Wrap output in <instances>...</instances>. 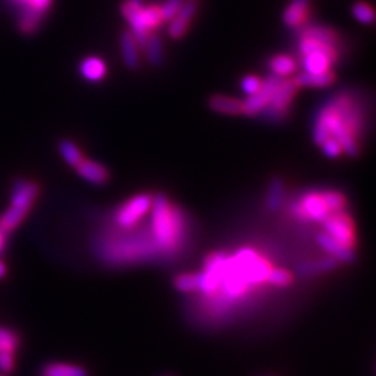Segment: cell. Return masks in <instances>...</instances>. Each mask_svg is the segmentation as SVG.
Here are the masks:
<instances>
[{
	"instance_id": "obj_21",
	"label": "cell",
	"mask_w": 376,
	"mask_h": 376,
	"mask_svg": "<svg viewBox=\"0 0 376 376\" xmlns=\"http://www.w3.org/2000/svg\"><path fill=\"white\" fill-rule=\"evenodd\" d=\"M334 81V74L332 72L325 73H305L302 72L294 80L297 87H306V88H326L332 85Z\"/></svg>"
},
{
	"instance_id": "obj_3",
	"label": "cell",
	"mask_w": 376,
	"mask_h": 376,
	"mask_svg": "<svg viewBox=\"0 0 376 376\" xmlns=\"http://www.w3.org/2000/svg\"><path fill=\"white\" fill-rule=\"evenodd\" d=\"M41 188L35 181L19 180L12 187L10 206L0 216V227L6 233L15 231L28 216L40 197Z\"/></svg>"
},
{
	"instance_id": "obj_23",
	"label": "cell",
	"mask_w": 376,
	"mask_h": 376,
	"mask_svg": "<svg viewBox=\"0 0 376 376\" xmlns=\"http://www.w3.org/2000/svg\"><path fill=\"white\" fill-rule=\"evenodd\" d=\"M145 54L147 60L151 66H161L165 59V51H163V41L159 35H149L145 42Z\"/></svg>"
},
{
	"instance_id": "obj_13",
	"label": "cell",
	"mask_w": 376,
	"mask_h": 376,
	"mask_svg": "<svg viewBox=\"0 0 376 376\" xmlns=\"http://www.w3.org/2000/svg\"><path fill=\"white\" fill-rule=\"evenodd\" d=\"M74 169L83 180L94 186H102L109 180L108 169L104 165L91 159L84 158Z\"/></svg>"
},
{
	"instance_id": "obj_9",
	"label": "cell",
	"mask_w": 376,
	"mask_h": 376,
	"mask_svg": "<svg viewBox=\"0 0 376 376\" xmlns=\"http://www.w3.org/2000/svg\"><path fill=\"white\" fill-rule=\"evenodd\" d=\"M141 10H142V5L130 2V0L122 6V13H123L124 19L127 20V23L130 24V28H131L130 33L136 38L138 47L140 48H144L145 47V42H147V40H148V37L151 34H149V31L144 26Z\"/></svg>"
},
{
	"instance_id": "obj_35",
	"label": "cell",
	"mask_w": 376,
	"mask_h": 376,
	"mask_svg": "<svg viewBox=\"0 0 376 376\" xmlns=\"http://www.w3.org/2000/svg\"><path fill=\"white\" fill-rule=\"evenodd\" d=\"M16 369V354L0 352V372L8 375Z\"/></svg>"
},
{
	"instance_id": "obj_18",
	"label": "cell",
	"mask_w": 376,
	"mask_h": 376,
	"mask_svg": "<svg viewBox=\"0 0 376 376\" xmlns=\"http://www.w3.org/2000/svg\"><path fill=\"white\" fill-rule=\"evenodd\" d=\"M40 376H88V372L77 363L49 362L41 368Z\"/></svg>"
},
{
	"instance_id": "obj_27",
	"label": "cell",
	"mask_w": 376,
	"mask_h": 376,
	"mask_svg": "<svg viewBox=\"0 0 376 376\" xmlns=\"http://www.w3.org/2000/svg\"><path fill=\"white\" fill-rule=\"evenodd\" d=\"M174 287L177 291L190 294L198 291V275L197 273H183L174 279Z\"/></svg>"
},
{
	"instance_id": "obj_5",
	"label": "cell",
	"mask_w": 376,
	"mask_h": 376,
	"mask_svg": "<svg viewBox=\"0 0 376 376\" xmlns=\"http://www.w3.org/2000/svg\"><path fill=\"white\" fill-rule=\"evenodd\" d=\"M152 197L149 194H138L130 198L117 212L115 220L123 229H131L141 222L151 211Z\"/></svg>"
},
{
	"instance_id": "obj_6",
	"label": "cell",
	"mask_w": 376,
	"mask_h": 376,
	"mask_svg": "<svg viewBox=\"0 0 376 376\" xmlns=\"http://www.w3.org/2000/svg\"><path fill=\"white\" fill-rule=\"evenodd\" d=\"M20 10V28L24 33H34L51 9L52 0H12Z\"/></svg>"
},
{
	"instance_id": "obj_40",
	"label": "cell",
	"mask_w": 376,
	"mask_h": 376,
	"mask_svg": "<svg viewBox=\"0 0 376 376\" xmlns=\"http://www.w3.org/2000/svg\"><path fill=\"white\" fill-rule=\"evenodd\" d=\"M0 376H6V375L5 373H0Z\"/></svg>"
},
{
	"instance_id": "obj_24",
	"label": "cell",
	"mask_w": 376,
	"mask_h": 376,
	"mask_svg": "<svg viewBox=\"0 0 376 376\" xmlns=\"http://www.w3.org/2000/svg\"><path fill=\"white\" fill-rule=\"evenodd\" d=\"M20 345L22 337L15 329L0 326V352L17 354Z\"/></svg>"
},
{
	"instance_id": "obj_20",
	"label": "cell",
	"mask_w": 376,
	"mask_h": 376,
	"mask_svg": "<svg viewBox=\"0 0 376 376\" xmlns=\"http://www.w3.org/2000/svg\"><path fill=\"white\" fill-rule=\"evenodd\" d=\"M209 106L213 112L227 116H237L243 113V101L226 95H213L209 99Z\"/></svg>"
},
{
	"instance_id": "obj_11",
	"label": "cell",
	"mask_w": 376,
	"mask_h": 376,
	"mask_svg": "<svg viewBox=\"0 0 376 376\" xmlns=\"http://www.w3.org/2000/svg\"><path fill=\"white\" fill-rule=\"evenodd\" d=\"M301 213L300 216H304L306 219H311L313 222H323L330 212L327 211V208L325 206L320 194L316 193H309L306 195L302 197L301 202H300V208L297 211V215Z\"/></svg>"
},
{
	"instance_id": "obj_14",
	"label": "cell",
	"mask_w": 376,
	"mask_h": 376,
	"mask_svg": "<svg viewBox=\"0 0 376 376\" xmlns=\"http://www.w3.org/2000/svg\"><path fill=\"white\" fill-rule=\"evenodd\" d=\"M336 59V54L332 52H311L302 56V69L305 73H325L330 72V67Z\"/></svg>"
},
{
	"instance_id": "obj_39",
	"label": "cell",
	"mask_w": 376,
	"mask_h": 376,
	"mask_svg": "<svg viewBox=\"0 0 376 376\" xmlns=\"http://www.w3.org/2000/svg\"><path fill=\"white\" fill-rule=\"evenodd\" d=\"M261 376H275V375H261Z\"/></svg>"
},
{
	"instance_id": "obj_7",
	"label": "cell",
	"mask_w": 376,
	"mask_h": 376,
	"mask_svg": "<svg viewBox=\"0 0 376 376\" xmlns=\"http://www.w3.org/2000/svg\"><path fill=\"white\" fill-rule=\"evenodd\" d=\"M325 233L329 234L332 238L338 241L340 244L352 248L355 244L354 237V226L348 215H345L343 211L330 213L323 222Z\"/></svg>"
},
{
	"instance_id": "obj_22",
	"label": "cell",
	"mask_w": 376,
	"mask_h": 376,
	"mask_svg": "<svg viewBox=\"0 0 376 376\" xmlns=\"http://www.w3.org/2000/svg\"><path fill=\"white\" fill-rule=\"evenodd\" d=\"M297 67H298L297 60L290 55H276L269 62V69L272 74L279 79H284L294 74Z\"/></svg>"
},
{
	"instance_id": "obj_30",
	"label": "cell",
	"mask_w": 376,
	"mask_h": 376,
	"mask_svg": "<svg viewBox=\"0 0 376 376\" xmlns=\"http://www.w3.org/2000/svg\"><path fill=\"white\" fill-rule=\"evenodd\" d=\"M291 281H293L291 273L286 269H281V268H276V269L270 268L268 277H266V283H269L270 286H275V287H287L291 284Z\"/></svg>"
},
{
	"instance_id": "obj_38",
	"label": "cell",
	"mask_w": 376,
	"mask_h": 376,
	"mask_svg": "<svg viewBox=\"0 0 376 376\" xmlns=\"http://www.w3.org/2000/svg\"><path fill=\"white\" fill-rule=\"evenodd\" d=\"M130 2H134V3H138V5H142V0H130Z\"/></svg>"
},
{
	"instance_id": "obj_33",
	"label": "cell",
	"mask_w": 376,
	"mask_h": 376,
	"mask_svg": "<svg viewBox=\"0 0 376 376\" xmlns=\"http://www.w3.org/2000/svg\"><path fill=\"white\" fill-rule=\"evenodd\" d=\"M262 83H263V81H262L259 77L250 74V76H245V77L241 80V90L244 91V94H247V95L250 97V95L256 94V92L261 90Z\"/></svg>"
},
{
	"instance_id": "obj_2",
	"label": "cell",
	"mask_w": 376,
	"mask_h": 376,
	"mask_svg": "<svg viewBox=\"0 0 376 376\" xmlns=\"http://www.w3.org/2000/svg\"><path fill=\"white\" fill-rule=\"evenodd\" d=\"M152 234L156 248L173 252L186 237V219L183 213L173 208L169 199L158 194L152 197Z\"/></svg>"
},
{
	"instance_id": "obj_17",
	"label": "cell",
	"mask_w": 376,
	"mask_h": 376,
	"mask_svg": "<svg viewBox=\"0 0 376 376\" xmlns=\"http://www.w3.org/2000/svg\"><path fill=\"white\" fill-rule=\"evenodd\" d=\"M106 63L102 58L98 56H88L80 65V73L84 80L90 83H99L106 76Z\"/></svg>"
},
{
	"instance_id": "obj_25",
	"label": "cell",
	"mask_w": 376,
	"mask_h": 376,
	"mask_svg": "<svg viewBox=\"0 0 376 376\" xmlns=\"http://www.w3.org/2000/svg\"><path fill=\"white\" fill-rule=\"evenodd\" d=\"M59 154L62 159L72 167H76L84 159L81 149L72 140H62L59 142Z\"/></svg>"
},
{
	"instance_id": "obj_1",
	"label": "cell",
	"mask_w": 376,
	"mask_h": 376,
	"mask_svg": "<svg viewBox=\"0 0 376 376\" xmlns=\"http://www.w3.org/2000/svg\"><path fill=\"white\" fill-rule=\"evenodd\" d=\"M357 126L352 112L341 104L327 105L322 109L313 129V141L320 145L329 137L337 140L350 156L358 155V144L354 137V129Z\"/></svg>"
},
{
	"instance_id": "obj_12",
	"label": "cell",
	"mask_w": 376,
	"mask_h": 376,
	"mask_svg": "<svg viewBox=\"0 0 376 376\" xmlns=\"http://www.w3.org/2000/svg\"><path fill=\"white\" fill-rule=\"evenodd\" d=\"M316 241L329 254V256L334 258L338 263L340 262L352 263L355 261V252L352 251V248H348V247L340 244L338 241L332 238L329 234H326V233L318 234Z\"/></svg>"
},
{
	"instance_id": "obj_8",
	"label": "cell",
	"mask_w": 376,
	"mask_h": 376,
	"mask_svg": "<svg viewBox=\"0 0 376 376\" xmlns=\"http://www.w3.org/2000/svg\"><path fill=\"white\" fill-rule=\"evenodd\" d=\"M279 77L276 76H270L268 77L263 83L261 90L254 94L250 95L245 101H243V113L245 116H256L259 115L270 102L273 92L276 91V87L279 84Z\"/></svg>"
},
{
	"instance_id": "obj_26",
	"label": "cell",
	"mask_w": 376,
	"mask_h": 376,
	"mask_svg": "<svg viewBox=\"0 0 376 376\" xmlns=\"http://www.w3.org/2000/svg\"><path fill=\"white\" fill-rule=\"evenodd\" d=\"M284 198V183L281 179H275L270 183L268 198H266V206L269 211H277Z\"/></svg>"
},
{
	"instance_id": "obj_42",
	"label": "cell",
	"mask_w": 376,
	"mask_h": 376,
	"mask_svg": "<svg viewBox=\"0 0 376 376\" xmlns=\"http://www.w3.org/2000/svg\"><path fill=\"white\" fill-rule=\"evenodd\" d=\"M191 2H195V0H191Z\"/></svg>"
},
{
	"instance_id": "obj_19",
	"label": "cell",
	"mask_w": 376,
	"mask_h": 376,
	"mask_svg": "<svg viewBox=\"0 0 376 376\" xmlns=\"http://www.w3.org/2000/svg\"><path fill=\"white\" fill-rule=\"evenodd\" d=\"M338 266V262L332 258H323V259H318V261H306V262H301L297 266V273L302 277H311V276H316L320 273H326V272H332Z\"/></svg>"
},
{
	"instance_id": "obj_32",
	"label": "cell",
	"mask_w": 376,
	"mask_h": 376,
	"mask_svg": "<svg viewBox=\"0 0 376 376\" xmlns=\"http://www.w3.org/2000/svg\"><path fill=\"white\" fill-rule=\"evenodd\" d=\"M183 3H184V0H165V3L162 6H159L162 20L170 22L177 15V12L181 9Z\"/></svg>"
},
{
	"instance_id": "obj_10",
	"label": "cell",
	"mask_w": 376,
	"mask_h": 376,
	"mask_svg": "<svg viewBox=\"0 0 376 376\" xmlns=\"http://www.w3.org/2000/svg\"><path fill=\"white\" fill-rule=\"evenodd\" d=\"M195 13H197L195 2H191V0H188V2H184L181 9L177 12V15L170 20V26L167 28L169 37L172 40L183 38L191 24V20L194 19Z\"/></svg>"
},
{
	"instance_id": "obj_31",
	"label": "cell",
	"mask_w": 376,
	"mask_h": 376,
	"mask_svg": "<svg viewBox=\"0 0 376 376\" xmlns=\"http://www.w3.org/2000/svg\"><path fill=\"white\" fill-rule=\"evenodd\" d=\"M352 16L365 26H370L375 22V15H373L372 8L363 2H358L352 6Z\"/></svg>"
},
{
	"instance_id": "obj_36",
	"label": "cell",
	"mask_w": 376,
	"mask_h": 376,
	"mask_svg": "<svg viewBox=\"0 0 376 376\" xmlns=\"http://www.w3.org/2000/svg\"><path fill=\"white\" fill-rule=\"evenodd\" d=\"M9 243V233H6L2 227H0V255L5 252Z\"/></svg>"
},
{
	"instance_id": "obj_37",
	"label": "cell",
	"mask_w": 376,
	"mask_h": 376,
	"mask_svg": "<svg viewBox=\"0 0 376 376\" xmlns=\"http://www.w3.org/2000/svg\"><path fill=\"white\" fill-rule=\"evenodd\" d=\"M8 275V265L5 263V261L0 259V280L5 279Z\"/></svg>"
},
{
	"instance_id": "obj_34",
	"label": "cell",
	"mask_w": 376,
	"mask_h": 376,
	"mask_svg": "<svg viewBox=\"0 0 376 376\" xmlns=\"http://www.w3.org/2000/svg\"><path fill=\"white\" fill-rule=\"evenodd\" d=\"M320 148L323 151V154L327 156V158H338L341 154H343V148L340 145V142L332 137H329L327 140H325L322 144H320Z\"/></svg>"
},
{
	"instance_id": "obj_28",
	"label": "cell",
	"mask_w": 376,
	"mask_h": 376,
	"mask_svg": "<svg viewBox=\"0 0 376 376\" xmlns=\"http://www.w3.org/2000/svg\"><path fill=\"white\" fill-rule=\"evenodd\" d=\"M322 197V201L325 204V206L327 208V211L330 213H334V212H340L344 209L345 206V198L341 193H337V191H325L320 194Z\"/></svg>"
},
{
	"instance_id": "obj_29",
	"label": "cell",
	"mask_w": 376,
	"mask_h": 376,
	"mask_svg": "<svg viewBox=\"0 0 376 376\" xmlns=\"http://www.w3.org/2000/svg\"><path fill=\"white\" fill-rule=\"evenodd\" d=\"M141 16H142L144 26H145V28L148 31H152V30L158 28L162 24V22H163L159 6H148V8H144L142 6Z\"/></svg>"
},
{
	"instance_id": "obj_4",
	"label": "cell",
	"mask_w": 376,
	"mask_h": 376,
	"mask_svg": "<svg viewBox=\"0 0 376 376\" xmlns=\"http://www.w3.org/2000/svg\"><path fill=\"white\" fill-rule=\"evenodd\" d=\"M297 88L298 87L295 85L294 80H279L269 105L261 113H263V116L270 122L281 120L286 116L293 98L295 97Z\"/></svg>"
},
{
	"instance_id": "obj_16",
	"label": "cell",
	"mask_w": 376,
	"mask_h": 376,
	"mask_svg": "<svg viewBox=\"0 0 376 376\" xmlns=\"http://www.w3.org/2000/svg\"><path fill=\"white\" fill-rule=\"evenodd\" d=\"M120 48L123 55V62L130 70H137L140 67V52L138 44L130 31H124L120 38Z\"/></svg>"
},
{
	"instance_id": "obj_15",
	"label": "cell",
	"mask_w": 376,
	"mask_h": 376,
	"mask_svg": "<svg viewBox=\"0 0 376 376\" xmlns=\"http://www.w3.org/2000/svg\"><path fill=\"white\" fill-rule=\"evenodd\" d=\"M308 9L309 0H291L283 13V23L291 28L300 27L306 19Z\"/></svg>"
},
{
	"instance_id": "obj_41",
	"label": "cell",
	"mask_w": 376,
	"mask_h": 376,
	"mask_svg": "<svg viewBox=\"0 0 376 376\" xmlns=\"http://www.w3.org/2000/svg\"><path fill=\"white\" fill-rule=\"evenodd\" d=\"M163 376H170V375H163Z\"/></svg>"
}]
</instances>
